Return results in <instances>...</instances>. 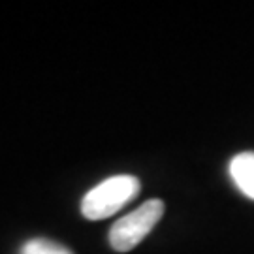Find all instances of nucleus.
Segmentation results:
<instances>
[{
	"mask_svg": "<svg viewBox=\"0 0 254 254\" xmlns=\"http://www.w3.org/2000/svg\"><path fill=\"white\" fill-rule=\"evenodd\" d=\"M141 183L134 175H113L98 183L81 200V213L89 220H104L139 194Z\"/></svg>",
	"mask_w": 254,
	"mask_h": 254,
	"instance_id": "1",
	"label": "nucleus"
},
{
	"mask_svg": "<svg viewBox=\"0 0 254 254\" xmlns=\"http://www.w3.org/2000/svg\"><path fill=\"white\" fill-rule=\"evenodd\" d=\"M162 200H149L141 203L127 217L119 218L109 230V245L117 253H128L136 249L153 230L164 215Z\"/></svg>",
	"mask_w": 254,
	"mask_h": 254,
	"instance_id": "2",
	"label": "nucleus"
},
{
	"mask_svg": "<svg viewBox=\"0 0 254 254\" xmlns=\"http://www.w3.org/2000/svg\"><path fill=\"white\" fill-rule=\"evenodd\" d=\"M230 177L247 198L254 200V153H241L230 162Z\"/></svg>",
	"mask_w": 254,
	"mask_h": 254,
	"instance_id": "3",
	"label": "nucleus"
},
{
	"mask_svg": "<svg viewBox=\"0 0 254 254\" xmlns=\"http://www.w3.org/2000/svg\"><path fill=\"white\" fill-rule=\"evenodd\" d=\"M21 254H73L70 249H66L64 245L51 241V239H30L25 245L21 247Z\"/></svg>",
	"mask_w": 254,
	"mask_h": 254,
	"instance_id": "4",
	"label": "nucleus"
}]
</instances>
